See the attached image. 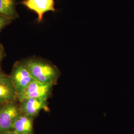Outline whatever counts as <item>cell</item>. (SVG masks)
I'll return each instance as SVG.
<instances>
[{"mask_svg":"<svg viewBox=\"0 0 134 134\" xmlns=\"http://www.w3.org/2000/svg\"><path fill=\"white\" fill-rule=\"evenodd\" d=\"M10 77L16 95L23 91L31 82L36 81L21 61L14 64Z\"/></svg>","mask_w":134,"mask_h":134,"instance_id":"obj_4","label":"cell"},{"mask_svg":"<svg viewBox=\"0 0 134 134\" xmlns=\"http://www.w3.org/2000/svg\"><path fill=\"white\" fill-rule=\"evenodd\" d=\"M5 75V74L3 73L0 70V80Z\"/></svg>","mask_w":134,"mask_h":134,"instance_id":"obj_11","label":"cell"},{"mask_svg":"<svg viewBox=\"0 0 134 134\" xmlns=\"http://www.w3.org/2000/svg\"><path fill=\"white\" fill-rule=\"evenodd\" d=\"M13 21L12 19L0 15V32L6 26L10 24Z\"/></svg>","mask_w":134,"mask_h":134,"instance_id":"obj_9","label":"cell"},{"mask_svg":"<svg viewBox=\"0 0 134 134\" xmlns=\"http://www.w3.org/2000/svg\"><path fill=\"white\" fill-rule=\"evenodd\" d=\"M34 79L42 83L54 85L60 73L56 66L41 58H29L21 61Z\"/></svg>","mask_w":134,"mask_h":134,"instance_id":"obj_1","label":"cell"},{"mask_svg":"<svg viewBox=\"0 0 134 134\" xmlns=\"http://www.w3.org/2000/svg\"><path fill=\"white\" fill-rule=\"evenodd\" d=\"M34 117L21 112L14 122L12 131L16 134H34Z\"/></svg>","mask_w":134,"mask_h":134,"instance_id":"obj_7","label":"cell"},{"mask_svg":"<svg viewBox=\"0 0 134 134\" xmlns=\"http://www.w3.org/2000/svg\"><path fill=\"white\" fill-rule=\"evenodd\" d=\"M53 84L44 83L37 81L31 82L23 91L16 95L19 102L29 98H40L47 100L51 95Z\"/></svg>","mask_w":134,"mask_h":134,"instance_id":"obj_2","label":"cell"},{"mask_svg":"<svg viewBox=\"0 0 134 134\" xmlns=\"http://www.w3.org/2000/svg\"><path fill=\"white\" fill-rule=\"evenodd\" d=\"M16 100L5 103L0 111V134L12 131L15 121L21 112Z\"/></svg>","mask_w":134,"mask_h":134,"instance_id":"obj_3","label":"cell"},{"mask_svg":"<svg viewBox=\"0 0 134 134\" xmlns=\"http://www.w3.org/2000/svg\"><path fill=\"white\" fill-rule=\"evenodd\" d=\"M5 56V52L4 48L3 45L0 43V67L2 61Z\"/></svg>","mask_w":134,"mask_h":134,"instance_id":"obj_10","label":"cell"},{"mask_svg":"<svg viewBox=\"0 0 134 134\" xmlns=\"http://www.w3.org/2000/svg\"><path fill=\"white\" fill-rule=\"evenodd\" d=\"M4 104L5 103H0V111L1 110V109L2 108V107H3V106Z\"/></svg>","mask_w":134,"mask_h":134,"instance_id":"obj_13","label":"cell"},{"mask_svg":"<svg viewBox=\"0 0 134 134\" xmlns=\"http://www.w3.org/2000/svg\"><path fill=\"white\" fill-rule=\"evenodd\" d=\"M19 103V108L22 113L34 118L41 110L48 108L47 100L40 98L26 99Z\"/></svg>","mask_w":134,"mask_h":134,"instance_id":"obj_6","label":"cell"},{"mask_svg":"<svg viewBox=\"0 0 134 134\" xmlns=\"http://www.w3.org/2000/svg\"><path fill=\"white\" fill-rule=\"evenodd\" d=\"M16 0H0V15L13 20L19 18L16 8Z\"/></svg>","mask_w":134,"mask_h":134,"instance_id":"obj_8","label":"cell"},{"mask_svg":"<svg viewBox=\"0 0 134 134\" xmlns=\"http://www.w3.org/2000/svg\"><path fill=\"white\" fill-rule=\"evenodd\" d=\"M5 134H15V133H14V132H12V131H10V132H8V133H5Z\"/></svg>","mask_w":134,"mask_h":134,"instance_id":"obj_12","label":"cell"},{"mask_svg":"<svg viewBox=\"0 0 134 134\" xmlns=\"http://www.w3.org/2000/svg\"><path fill=\"white\" fill-rule=\"evenodd\" d=\"M20 4L37 14L38 23L42 22L46 13L57 11L55 8L54 0H23Z\"/></svg>","mask_w":134,"mask_h":134,"instance_id":"obj_5","label":"cell"}]
</instances>
